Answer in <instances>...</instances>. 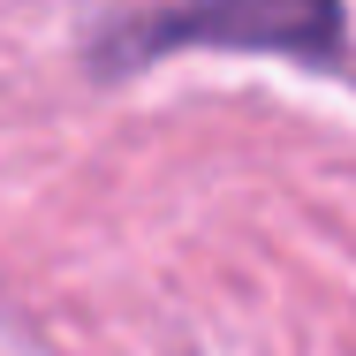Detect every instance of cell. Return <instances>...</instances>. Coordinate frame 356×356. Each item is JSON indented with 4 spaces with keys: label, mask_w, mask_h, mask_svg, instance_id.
<instances>
[{
    "label": "cell",
    "mask_w": 356,
    "mask_h": 356,
    "mask_svg": "<svg viewBox=\"0 0 356 356\" xmlns=\"http://www.w3.org/2000/svg\"><path fill=\"white\" fill-rule=\"evenodd\" d=\"M349 15L341 0H167L114 23L99 38V69L122 76L167 54H288V61H341Z\"/></svg>",
    "instance_id": "cell-1"
}]
</instances>
